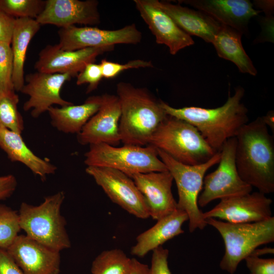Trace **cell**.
Instances as JSON below:
<instances>
[{"instance_id":"cell-11","label":"cell","mask_w":274,"mask_h":274,"mask_svg":"<svg viewBox=\"0 0 274 274\" xmlns=\"http://www.w3.org/2000/svg\"><path fill=\"white\" fill-rule=\"evenodd\" d=\"M58 34V46L62 50L70 51L115 46L116 44H137L142 39V32L134 23L116 30L73 25L60 28Z\"/></svg>"},{"instance_id":"cell-41","label":"cell","mask_w":274,"mask_h":274,"mask_svg":"<svg viewBox=\"0 0 274 274\" xmlns=\"http://www.w3.org/2000/svg\"><path fill=\"white\" fill-rule=\"evenodd\" d=\"M262 119L271 131L274 132V112L273 111H268L264 116H261Z\"/></svg>"},{"instance_id":"cell-7","label":"cell","mask_w":274,"mask_h":274,"mask_svg":"<svg viewBox=\"0 0 274 274\" xmlns=\"http://www.w3.org/2000/svg\"><path fill=\"white\" fill-rule=\"evenodd\" d=\"M84 156V162L87 166L112 168L130 177L135 174L168 170L156 148L150 145L124 144L118 147L105 143L93 144L89 145Z\"/></svg>"},{"instance_id":"cell-15","label":"cell","mask_w":274,"mask_h":274,"mask_svg":"<svg viewBox=\"0 0 274 274\" xmlns=\"http://www.w3.org/2000/svg\"><path fill=\"white\" fill-rule=\"evenodd\" d=\"M24 274H59L60 252L25 235H18L6 249Z\"/></svg>"},{"instance_id":"cell-20","label":"cell","mask_w":274,"mask_h":274,"mask_svg":"<svg viewBox=\"0 0 274 274\" xmlns=\"http://www.w3.org/2000/svg\"><path fill=\"white\" fill-rule=\"evenodd\" d=\"M179 3L190 5L204 12L219 23L243 35L247 34L248 23L261 12L248 0H184Z\"/></svg>"},{"instance_id":"cell-13","label":"cell","mask_w":274,"mask_h":274,"mask_svg":"<svg viewBox=\"0 0 274 274\" xmlns=\"http://www.w3.org/2000/svg\"><path fill=\"white\" fill-rule=\"evenodd\" d=\"M72 76L69 74H49L37 72L24 77V84L20 92L27 95L28 100L23 110H31V116L38 118L48 109L57 105L64 107L73 103L63 99L60 90L64 84Z\"/></svg>"},{"instance_id":"cell-23","label":"cell","mask_w":274,"mask_h":274,"mask_svg":"<svg viewBox=\"0 0 274 274\" xmlns=\"http://www.w3.org/2000/svg\"><path fill=\"white\" fill-rule=\"evenodd\" d=\"M0 148L12 162H19L42 181L55 173L57 167L49 160L36 155L23 141L21 134L0 125Z\"/></svg>"},{"instance_id":"cell-25","label":"cell","mask_w":274,"mask_h":274,"mask_svg":"<svg viewBox=\"0 0 274 274\" xmlns=\"http://www.w3.org/2000/svg\"><path fill=\"white\" fill-rule=\"evenodd\" d=\"M40 26L36 19H16L11 44L13 57L12 82L15 91L20 92L25 84L24 65L27 48Z\"/></svg>"},{"instance_id":"cell-26","label":"cell","mask_w":274,"mask_h":274,"mask_svg":"<svg viewBox=\"0 0 274 274\" xmlns=\"http://www.w3.org/2000/svg\"><path fill=\"white\" fill-rule=\"evenodd\" d=\"M242 35L237 30L222 24L212 44L219 57L234 63L240 72L255 76L257 71L243 47Z\"/></svg>"},{"instance_id":"cell-27","label":"cell","mask_w":274,"mask_h":274,"mask_svg":"<svg viewBox=\"0 0 274 274\" xmlns=\"http://www.w3.org/2000/svg\"><path fill=\"white\" fill-rule=\"evenodd\" d=\"M132 258L120 249L101 252L92 263L91 274H129Z\"/></svg>"},{"instance_id":"cell-3","label":"cell","mask_w":274,"mask_h":274,"mask_svg":"<svg viewBox=\"0 0 274 274\" xmlns=\"http://www.w3.org/2000/svg\"><path fill=\"white\" fill-rule=\"evenodd\" d=\"M121 116L119 129L123 144L145 146L157 127L166 117L158 100L145 88L130 83L117 84Z\"/></svg>"},{"instance_id":"cell-6","label":"cell","mask_w":274,"mask_h":274,"mask_svg":"<svg viewBox=\"0 0 274 274\" xmlns=\"http://www.w3.org/2000/svg\"><path fill=\"white\" fill-rule=\"evenodd\" d=\"M222 236L225 253L220 268L233 274L239 263L259 246L274 242V217L261 222L232 223L215 218L205 220Z\"/></svg>"},{"instance_id":"cell-9","label":"cell","mask_w":274,"mask_h":274,"mask_svg":"<svg viewBox=\"0 0 274 274\" xmlns=\"http://www.w3.org/2000/svg\"><path fill=\"white\" fill-rule=\"evenodd\" d=\"M236 137L227 140L219 151L221 157L214 172L204 177L203 191L198 205L204 207L211 201L251 193L252 187L239 176L235 163Z\"/></svg>"},{"instance_id":"cell-37","label":"cell","mask_w":274,"mask_h":274,"mask_svg":"<svg viewBox=\"0 0 274 274\" xmlns=\"http://www.w3.org/2000/svg\"><path fill=\"white\" fill-rule=\"evenodd\" d=\"M0 274H24L6 250L1 248Z\"/></svg>"},{"instance_id":"cell-39","label":"cell","mask_w":274,"mask_h":274,"mask_svg":"<svg viewBox=\"0 0 274 274\" xmlns=\"http://www.w3.org/2000/svg\"><path fill=\"white\" fill-rule=\"evenodd\" d=\"M129 274H150V268L135 258H132L131 268Z\"/></svg>"},{"instance_id":"cell-29","label":"cell","mask_w":274,"mask_h":274,"mask_svg":"<svg viewBox=\"0 0 274 274\" xmlns=\"http://www.w3.org/2000/svg\"><path fill=\"white\" fill-rule=\"evenodd\" d=\"M45 5L42 0H0V10L15 19H36Z\"/></svg>"},{"instance_id":"cell-30","label":"cell","mask_w":274,"mask_h":274,"mask_svg":"<svg viewBox=\"0 0 274 274\" xmlns=\"http://www.w3.org/2000/svg\"><path fill=\"white\" fill-rule=\"evenodd\" d=\"M18 213L0 204V248L6 250L21 230Z\"/></svg>"},{"instance_id":"cell-34","label":"cell","mask_w":274,"mask_h":274,"mask_svg":"<svg viewBox=\"0 0 274 274\" xmlns=\"http://www.w3.org/2000/svg\"><path fill=\"white\" fill-rule=\"evenodd\" d=\"M152 252L150 274H172L168 264V250L160 246Z\"/></svg>"},{"instance_id":"cell-12","label":"cell","mask_w":274,"mask_h":274,"mask_svg":"<svg viewBox=\"0 0 274 274\" xmlns=\"http://www.w3.org/2000/svg\"><path fill=\"white\" fill-rule=\"evenodd\" d=\"M272 200L259 191L220 199L213 209L203 213L204 220L219 219L232 223L261 222L272 217Z\"/></svg>"},{"instance_id":"cell-2","label":"cell","mask_w":274,"mask_h":274,"mask_svg":"<svg viewBox=\"0 0 274 274\" xmlns=\"http://www.w3.org/2000/svg\"><path fill=\"white\" fill-rule=\"evenodd\" d=\"M235 163L242 180L264 194L274 192V139L261 117L236 136Z\"/></svg>"},{"instance_id":"cell-31","label":"cell","mask_w":274,"mask_h":274,"mask_svg":"<svg viewBox=\"0 0 274 274\" xmlns=\"http://www.w3.org/2000/svg\"><path fill=\"white\" fill-rule=\"evenodd\" d=\"M13 57L10 44L0 43V90L15 91L12 82Z\"/></svg>"},{"instance_id":"cell-36","label":"cell","mask_w":274,"mask_h":274,"mask_svg":"<svg viewBox=\"0 0 274 274\" xmlns=\"http://www.w3.org/2000/svg\"><path fill=\"white\" fill-rule=\"evenodd\" d=\"M16 19L0 10V43L11 44Z\"/></svg>"},{"instance_id":"cell-42","label":"cell","mask_w":274,"mask_h":274,"mask_svg":"<svg viewBox=\"0 0 274 274\" xmlns=\"http://www.w3.org/2000/svg\"><path fill=\"white\" fill-rule=\"evenodd\" d=\"M273 249L269 248H264L263 249H256L251 255L259 256L261 255L265 254H273Z\"/></svg>"},{"instance_id":"cell-19","label":"cell","mask_w":274,"mask_h":274,"mask_svg":"<svg viewBox=\"0 0 274 274\" xmlns=\"http://www.w3.org/2000/svg\"><path fill=\"white\" fill-rule=\"evenodd\" d=\"M130 178L143 195L153 220L157 221L178 209L172 191L174 179L168 170L135 174Z\"/></svg>"},{"instance_id":"cell-21","label":"cell","mask_w":274,"mask_h":274,"mask_svg":"<svg viewBox=\"0 0 274 274\" xmlns=\"http://www.w3.org/2000/svg\"><path fill=\"white\" fill-rule=\"evenodd\" d=\"M155 1L157 6L183 31L190 36L199 37L207 43H213L221 27L222 24L203 12L167 1Z\"/></svg>"},{"instance_id":"cell-8","label":"cell","mask_w":274,"mask_h":274,"mask_svg":"<svg viewBox=\"0 0 274 274\" xmlns=\"http://www.w3.org/2000/svg\"><path fill=\"white\" fill-rule=\"evenodd\" d=\"M156 149L159 157L176 184L178 193L177 208L187 214L189 231L204 229L207 224L203 218V212L199 209L198 198L203 187L204 175L209 168L218 164L220 152H217L206 162L187 165L176 161L161 150Z\"/></svg>"},{"instance_id":"cell-16","label":"cell","mask_w":274,"mask_h":274,"mask_svg":"<svg viewBox=\"0 0 274 274\" xmlns=\"http://www.w3.org/2000/svg\"><path fill=\"white\" fill-rule=\"evenodd\" d=\"M114 46L88 48L74 51L64 50L57 44L49 45L39 54L34 68L37 72L49 74H69L77 76L88 63L94 62L97 56L113 51Z\"/></svg>"},{"instance_id":"cell-35","label":"cell","mask_w":274,"mask_h":274,"mask_svg":"<svg viewBox=\"0 0 274 274\" xmlns=\"http://www.w3.org/2000/svg\"><path fill=\"white\" fill-rule=\"evenodd\" d=\"M245 260L250 274H274V258L250 255Z\"/></svg>"},{"instance_id":"cell-14","label":"cell","mask_w":274,"mask_h":274,"mask_svg":"<svg viewBox=\"0 0 274 274\" xmlns=\"http://www.w3.org/2000/svg\"><path fill=\"white\" fill-rule=\"evenodd\" d=\"M102 102L98 111L88 120L77 134L81 145L105 143L118 145L121 141L119 124L120 104L117 95H101Z\"/></svg>"},{"instance_id":"cell-17","label":"cell","mask_w":274,"mask_h":274,"mask_svg":"<svg viewBox=\"0 0 274 274\" xmlns=\"http://www.w3.org/2000/svg\"><path fill=\"white\" fill-rule=\"evenodd\" d=\"M96 0H47L36 19L41 25L51 24L60 28L75 24L95 25L100 22Z\"/></svg>"},{"instance_id":"cell-5","label":"cell","mask_w":274,"mask_h":274,"mask_svg":"<svg viewBox=\"0 0 274 274\" xmlns=\"http://www.w3.org/2000/svg\"><path fill=\"white\" fill-rule=\"evenodd\" d=\"M148 145L187 165L206 162L218 152L208 144L192 124L168 115L152 135Z\"/></svg>"},{"instance_id":"cell-10","label":"cell","mask_w":274,"mask_h":274,"mask_svg":"<svg viewBox=\"0 0 274 274\" xmlns=\"http://www.w3.org/2000/svg\"><path fill=\"white\" fill-rule=\"evenodd\" d=\"M85 171L112 202L136 218L146 219L150 217L144 198L130 177L106 167L87 166Z\"/></svg>"},{"instance_id":"cell-24","label":"cell","mask_w":274,"mask_h":274,"mask_svg":"<svg viewBox=\"0 0 274 274\" xmlns=\"http://www.w3.org/2000/svg\"><path fill=\"white\" fill-rule=\"evenodd\" d=\"M101 95L89 97L84 103L60 107H51L48 110L51 123L65 133L78 134L88 120L98 111Z\"/></svg>"},{"instance_id":"cell-33","label":"cell","mask_w":274,"mask_h":274,"mask_svg":"<svg viewBox=\"0 0 274 274\" xmlns=\"http://www.w3.org/2000/svg\"><path fill=\"white\" fill-rule=\"evenodd\" d=\"M76 77L77 85L88 84L87 93L96 89L103 78L99 64L94 62L87 64Z\"/></svg>"},{"instance_id":"cell-40","label":"cell","mask_w":274,"mask_h":274,"mask_svg":"<svg viewBox=\"0 0 274 274\" xmlns=\"http://www.w3.org/2000/svg\"><path fill=\"white\" fill-rule=\"evenodd\" d=\"M254 4L265 13H271L273 10V1H255Z\"/></svg>"},{"instance_id":"cell-38","label":"cell","mask_w":274,"mask_h":274,"mask_svg":"<svg viewBox=\"0 0 274 274\" xmlns=\"http://www.w3.org/2000/svg\"><path fill=\"white\" fill-rule=\"evenodd\" d=\"M17 186L16 178L10 174L0 176V200L10 197L14 193Z\"/></svg>"},{"instance_id":"cell-22","label":"cell","mask_w":274,"mask_h":274,"mask_svg":"<svg viewBox=\"0 0 274 274\" xmlns=\"http://www.w3.org/2000/svg\"><path fill=\"white\" fill-rule=\"evenodd\" d=\"M187 220V214L179 209L157 220L154 226L136 237V243L131 247V254L144 257L149 252L184 233L182 227Z\"/></svg>"},{"instance_id":"cell-4","label":"cell","mask_w":274,"mask_h":274,"mask_svg":"<svg viewBox=\"0 0 274 274\" xmlns=\"http://www.w3.org/2000/svg\"><path fill=\"white\" fill-rule=\"evenodd\" d=\"M64 198L61 191L46 197L38 206L23 202L18 212L21 229L27 236L59 252L71 246L60 212Z\"/></svg>"},{"instance_id":"cell-28","label":"cell","mask_w":274,"mask_h":274,"mask_svg":"<svg viewBox=\"0 0 274 274\" xmlns=\"http://www.w3.org/2000/svg\"><path fill=\"white\" fill-rule=\"evenodd\" d=\"M19 101L15 91L0 90V125L21 134L24 128L23 117L18 111Z\"/></svg>"},{"instance_id":"cell-32","label":"cell","mask_w":274,"mask_h":274,"mask_svg":"<svg viewBox=\"0 0 274 274\" xmlns=\"http://www.w3.org/2000/svg\"><path fill=\"white\" fill-rule=\"evenodd\" d=\"M99 64L102 77L106 79L114 78L122 71L128 69L153 67L152 62L142 59L132 60L125 64H121L104 59Z\"/></svg>"},{"instance_id":"cell-1","label":"cell","mask_w":274,"mask_h":274,"mask_svg":"<svg viewBox=\"0 0 274 274\" xmlns=\"http://www.w3.org/2000/svg\"><path fill=\"white\" fill-rule=\"evenodd\" d=\"M243 87L235 88L233 95L228 90V98L222 106L206 109L197 107L176 108L161 100L166 114L192 124L208 144L219 151L224 143L236 137L243 126L249 122L248 110L242 102Z\"/></svg>"},{"instance_id":"cell-18","label":"cell","mask_w":274,"mask_h":274,"mask_svg":"<svg viewBox=\"0 0 274 274\" xmlns=\"http://www.w3.org/2000/svg\"><path fill=\"white\" fill-rule=\"evenodd\" d=\"M135 7L147 24L158 44L166 45L172 55L191 46L194 42L165 12L155 0H134Z\"/></svg>"}]
</instances>
